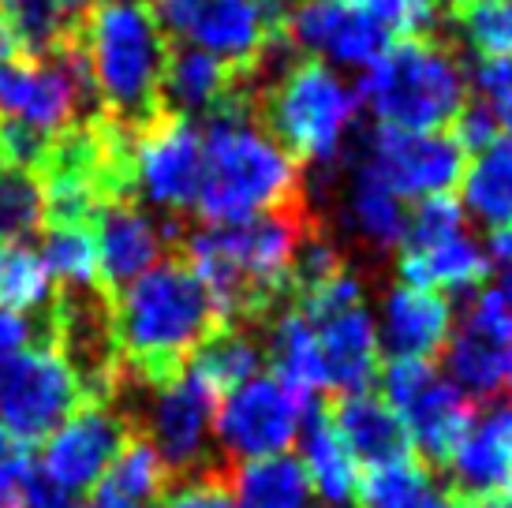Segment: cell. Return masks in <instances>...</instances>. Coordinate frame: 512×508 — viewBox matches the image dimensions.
Returning <instances> with one entry per match:
<instances>
[{"mask_svg": "<svg viewBox=\"0 0 512 508\" xmlns=\"http://www.w3.org/2000/svg\"><path fill=\"white\" fill-rule=\"evenodd\" d=\"M221 325L206 284L184 258H161L113 296L116 352L135 385L176 378Z\"/></svg>", "mask_w": 512, "mask_h": 508, "instance_id": "6da1fadb", "label": "cell"}, {"mask_svg": "<svg viewBox=\"0 0 512 508\" xmlns=\"http://www.w3.org/2000/svg\"><path fill=\"white\" fill-rule=\"evenodd\" d=\"M307 225L296 210L262 213L236 225H202L187 236V266L206 284L225 325L270 318L292 292Z\"/></svg>", "mask_w": 512, "mask_h": 508, "instance_id": "7a4b0ae2", "label": "cell"}, {"mask_svg": "<svg viewBox=\"0 0 512 508\" xmlns=\"http://www.w3.org/2000/svg\"><path fill=\"white\" fill-rule=\"evenodd\" d=\"M202 187L195 213L206 225H236L262 213L292 210L299 195V161L270 135L247 98L232 101L202 127Z\"/></svg>", "mask_w": 512, "mask_h": 508, "instance_id": "3957f363", "label": "cell"}, {"mask_svg": "<svg viewBox=\"0 0 512 508\" xmlns=\"http://www.w3.org/2000/svg\"><path fill=\"white\" fill-rule=\"evenodd\" d=\"M101 116L139 131L161 113L169 34L146 0H98L75 27Z\"/></svg>", "mask_w": 512, "mask_h": 508, "instance_id": "277c9868", "label": "cell"}, {"mask_svg": "<svg viewBox=\"0 0 512 508\" xmlns=\"http://www.w3.org/2000/svg\"><path fill=\"white\" fill-rule=\"evenodd\" d=\"M468 71L449 45L427 34L389 42L359 75V105L378 127L397 131H449L468 109Z\"/></svg>", "mask_w": 512, "mask_h": 508, "instance_id": "5b68a950", "label": "cell"}, {"mask_svg": "<svg viewBox=\"0 0 512 508\" xmlns=\"http://www.w3.org/2000/svg\"><path fill=\"white\" fill-rule=\"evenodd\" d=\"M262 124L303 165L329 169L348 150L359 124V94L348 75L318 60H285L258 94Z\"/></svg>", "mask_w": 512, "mask_h": 508, "instance_id": "8992f818", "label": "cell"}, {"mask_svg": "<svg viewBox=\"0 0 512 508\" xmlns=\"http://www.w3.org/2000/svg\"><path fill=\"white\" fill-rule=\"evenodd\" d=\"M296 311L307 314L314 329L326 393H370L382 374V340L367 303V284L356 269L344 266L329 281L296 292Z\"/></svg>", "mask_w": 512, "mask_h": 508, "instance_id": "52a82bcc", "label": "cell"}, {"mask_svg": "<svg viewBox=\"0 0 512 508\" xmlns=\"http://www.w3.org/2000/svg\"><path fill=\"white\" fill-rule=\"evenodd\" d=\"M79 27V23H75ZM101 116L86 60L72 38L49 57H8L0 64V120L57 139Z\"/></svg>", "mask_w": 512, "mask_h": 508, "instance_id": "ba28073f", "label": "cell"}, {"mask_svg": "<svg viewBox=\"0 0 512 508\" xmlns=\"http://www.w3.org/2000/svg\"><path fill=\"white\" fill-rule=\"evenodd\" d=\"M154 12L165 34L225 60L243 79H255L285 38L277 0H157Z\"/></svg>", "mask_w": 512, "mask_h": 508, "instance_id": "9c48e42d", "label": "cell"}, {"mask_svg": "<svg viewBox=\"0 0 512 508\" xmlns=\"http://www.w3.org/2000/svg\"><path fill=\"white\" fill-rule=\"evenodd\" d=\"M397 251L400 281L441 296L479 292L490 277V251L475 240L471 221L453 195L419 202L408 213V228Z\"/></svg>", "mask_w": 512, "mask_h": 508, "instance_id": "30bf717a", "label": "cell"}, {"mask_svg": "<svg viewBox=\"0 0 512 508\" xmlns=\"http://www.w3.org/2000/svg\"><path fill=\"white\" fill-rule=\"evenodd\" d=\"M146 396L135 411H124L131 434L146 438L165 460L169 475H199L210 471L214 449V419L221 396L206 385L191 367L161 385H143Z\"/></svg>", "mask_w": 512, "mask_h": 508, "instance_id": "8fae6325", "label": "cell"}, {"mask_svg": "<svg viewBox=\"0 0 512 508\" xmlns=\"http://www.w3.org/2000/svg\"><path fill=\"white\" fill-rule=\"evenodd\" d=\"M314 396L299 393L277 374H255L221 396L214 419V445L232 464L285 456L311 423Z\"/></svg>", "mask_w": 512, "mask_h": 508, "instance_id": "7c38bea8", "label": "cell"}, {"mask_svg": "<svg viewBox=\"0 0 512 508\" xmlns=\"http://www.w3.org/2000/svg\"><path fill=\"white\" fill-rule=\"evenodd\" d=\"M83 404V385L53 337L34 340L0 367V430L27 449L49 438Z\"/></svg>", "mask_w": 512, "mask_h": 508, "instance_id": "4fadbf2b", "label": "cell"}, {"mask_svg": "<svg viewBox=\"0 0 512 508\" xmlns=\"http://www.w3.org/2000/svg\"><path fill=\"white\" fill-rule=\"evenodd\" d=\"M382 389L412 449L445 464L475 419L471 400L456 389V381L441 374L430 359H389V367L382 370Z\"/></svg>", "mask_w": 512, "mask_h": 508, "instance_id": "5bb4252c", "label": "cell"}, {"mask_svg": "<svg viewBox=\"0 0 512 508\" xmlns=\"http://www.w3.org/2000/svg\"><path fill=\"white\" fill-rule=\"evenodd\" d=\"M359 165L385 184L400 202H430L453 195L460 187L468 150L456 139V131H397L374 127Z\"/></svg>", "mask_w": 512, "mask_h": 508, "instance_id": "9a60e30c", "label": "cell"}, {"mask_svg": "<svg viewBox=\"0 0 512 508\" xmlns=\"http://www.w3.org/2000/svg\"><path fill=\"white\" fill-rule=\"evenodd\" d=\"M445 367L468 400H512V303L498 288L468 299L445 344Z\"/></svg>", "mask_w": 512, "mask_h": 508, "instance_id": "2e32d148", "label": "cell"}, {"mask_svg": "<svg viewBox=\"0 0 512 508\" xmlns=\"http://www.w3.org/2000/svg\"><path fill=\"white\" fill-rule=\"evenodd\" d=\"M202 127L187 116L157 113L135 131L131 146V195L161 213L195 210L202 187Z\"/></svg>", "mask_w": 512, "mask_h": 508, "instance_id": "e0dca14e", "label": "cell"}, {"mask_svg": "<svg viewBox=\"0 0 512 508\" xmlns=\"http://www.w3.org/2000/svg\"><path fill=\"white\" fill-rule=\"evenodd\" d=\"M281 34L299 49V57L318 60L341 75H363L389 45V30L374 15L341 0H296L281 19Z\"/></svg>", "mask_w": 512, "mask_h": 508, "instance_id": "ac0fdd59", "label": "cell"}, {"mask_svg": "<svg viewBox=\"0 0 512 508\" xmlns=\"http://www.w3.org/2000/svg\"><path fill=\"white\" fill-rule=\"evenodd\" d=\"M131 438L128 415L116 404H98L86 400L83 408H75L64 423L45 438L42 445V471L49 482H57L64 494H90L109 471L120 449Z\"/></svg>", "mask_w": 512, "mask_h": 508, "instance_id": "d6986e66", "label": "cell"}, {"mask_svg": "<svg viewBox=\"0 0 512 508\" xmlns=\"http://www.w3.org/2000/svg\"><path fill=\"white\" fill-rule=\"evenodd\" d=\"M172 225H161L154 213L146 210L139 198H116L105 202L94 217V236H98V269L105 292L116 296L120 288L139 281L143 273L161 262L169 247Z\"/></svg>", "mask_w": 512, "mask_h": 508, "instance_id": "ffe728a7", "label": "cell"}, {"mask_svg": "<svg viewBox=\"0 0 512 508\" xmlns=\"http://www.w3.org/2000/svg\"><path fill=\"white\" fill-rule=\"evenodd\" d=\"M378 340L389 359H430L445 352V344L453 337V303L441 292L419 288V284H389L382 303L374 311Z\"/></svg>", "mask_w": 512, "mask_h": 508, "instance_id": "44dd1931", "label": "cell"}, {"mask_svg": "<svg viewBox=\"0 0 512 508\" xmlns=\"http://www.w3.org/2000/svg\"><path fill=\"white\" fill-rule=\"evenodd\" d=\"M445 464L460 494L475 501L505 494L512 486V400L490 404L483 415H475Z\"/></svg>", "mask_w": 512, "mask_h": 508, "instance_id": "7402d4cb", "label": "cell"}, {"mask_svg": "<svg viewBox=\"0 0 512 508\" xmlns=\"http://www.w3.org/2000/svg\"><path fill=\"white\" fill-rule=\"evenodd\" d=\"M243 79L225 60L202 53L195 45H169V60L161 71V113L172 116H214L232 101L243 98Z\"/></svg>", "mask_w": 512, "mask_h": 508, "instance_id": "603a6c76", "label": "cell"}, {"mask_svg": "<svg viewBox=\"0 0 512 508\" xmlns=\"http://www.w3.org/2000/svg\"><path fill=\"white\" fill-rule=\"evenodd\" d=\"M337 228L363 251L389 254L404 240L408 210L389 187L378 184L356 161V169L344 176L341 195H337Z\"/></svg>", "mask_w": 512, "mask_h": 508, "instance_id": "cb8c5ba5", "label": "cell"}, {"mask_svg": "<svg viewBox=\"0 0 512 508\" xmlns=\"http://www.w3.org/2000/svg\"><path fill=\"white\" fill-rule=\"evenodd\" d=\"M299 464L311 479L314 497H322L329 508H341L356 501L359 479H363V464L356 452L348 449L341 430L333 423V415H311V423L299 434Z\"/></svg>", "mask_w": 512, "mask_h": 508, "instance_id": "d4e9b609", "label": "cell"}, {"mask_svg": "<svg viewBox=\"0 0 512 508\" xmlns=\"http://www.w3.org/2000/svg\"><path fill=\"white\" fill-rule=\"evenodd\" d=\"M460 210L468 221L501 232L512 225V139L498 135L479 146L460 176Z\"/></svg>", "mask_w": 512, "mask_h": 508, "instance_id": "484cf974", "label": "cell"}, {"mask_svg": "<svg viewBox=\"0 0 512 508\" xmlns=\"http://www.w3.org/2000/svg\"><path fill=\"white\" fill-rule=\"evenodd\" d=\"M333 423H337L341 438L348 441V449L356 452V460L363 467H382L412 456V441L404 434L397 411L385 404V396H344L341 408L333 411Z\"/></svg>", "mask_w": 512, "mask_h": 508, "instance_id": "4316f807", "label": "cell"}, {"mask_svg": "<svg viewBox=\"0 0 512 508\" xmlns=\"http://www.w3.org/2000/svg\"><path fill=\"white\" fill-rule=\"evenodd\" d=\"M359 508H456L445 482L412 456L382 467H367L356 490Z\"/></svg>", "mask_w": 512, "mask_h": 508, "instance_id": "83f0119b", "label": "cell"}, {"mask_svg": "<svg viewBox=\"0 0 512 508\" xmlns=\"http://www.w3.org/2000/svg\"><path fill=\"white\" fill-rule=\"evenodd\" d=\"M236 508H311L314 490L296 456H270L236 464L228 479Z\"/></svg>", "mask_w": 512, "mask_h": 508, "instance_id": "f1b7e54d", "label": "cell"}, {"mask_svg": "<svg viewBox=\"0 0 512 508\" xmlns=\"http://www.w3.org/2000/svg\"><path fill=\"white\" fill-rule=\"evenodd\" d=\"M187 367L195 370L217 396L232 393L236 385L262 374V344L240 325H221L214 337L191 355Z\"/></svg>", "mask_w": 512, "mask_h": 508, "instance_id": "f546056e", "label": "cell"}, {"mask_svg": "<svg viewBox=\"0 0 512 508\" xmlns=\"http://www.w3.org/2000/svg\"><path fill=\"white\" fill-rule=\"evenodd\" d=\"M0 311L34 314L53 311V277L42 251L27 243H0Z\"/></svg>", "mask_w": 512, "mask_h": 508, "instance_id": "4dcf8cb0", "label": "cell"}, {"mask_svg": "<svg viewBox=\"0 0 512 508\" xmlns=\"http://www.w3.org/2000/svg\"><path fill=\"white\" fill-rule=\"evenodd\" d=\"M42 262L49 269V277L60 281L64 292H75V288H105L98 269V236H94V225H49Z\"/></svg>", "mask_w": 512, "mask_h": 508, "instance_id": "1f68e13d", "label": "cell"}, {"mask_svg": "<svg viewBox=\"0 0 512 508\" xmlns=\"http://www.w3.org/2000/svg\"><path fill=\"white\" fill-rule=\"evenodd\" d=\"M19 57H49L72 38L75 19L60 12L57 0H0Z\"/></svg>", "mask_w": 512, "mask_h": 508, "instance_id": "d6a6232c", "label": "cell"}, {"mask_svg": "<svg viewBox=\"0 0 512 508\" xmlns=\"http://www.w3.org/2000/svg\"><path fill=\"white\" fill-rule=\"evenodd\" d=\"M456 38L471 57L498 60L512 53V0H460L453 8Z\"/></svg>", "mask_w": 512, "mask_h": 508, "instance_id": "836d02e7", "label": "cell"}, {"mask_svg": "<svg viewBox=\"0 0 512 508\" xmlns=\"http://www.w3.org/2000/svg\"><path fill=\"white\" fill-rule=\"evenodd\" d=\"M45 225V191L38 172L0 161V243H23Z\"/></svg>", "mask_w": 512, "mask_h": 508, "instance_id": "e575fe53", "label": "cell"}, {"mask_svg": "<svg viewBox=\"0 0 512 508\" xmlns=\"http://www.w3.org/2000/svg\"><path fill=\"white\" fill-rule=\"evenodd\" d=\"M471 83L479 94V109L494 120L498 135L512 139V53L498 60H483Z\"/></svg>", "mask_w": 512, "mask_h": 508, "instance_id": "d590c367", "label": "cell"}, {"mask_svg": "<svg viewBox=\"0 0 512 508\" xmlns=\"http://www.w3.org/2000/svg\"><path fill=\"white\" fill-rule=\"evenodd\" d=\"M341 4L363 8L389 34H404V38H415V34L430 30L434 27V15H438V4H423V0H341Z\"/></svg>", "mask_w": 512, "mask_h": 508, "instance_id": "8d00e7d4", "label": "cell"}, {"mask_svg": "<svg viewBox=\"0 0 512 508\" xmlns=\"http://www.w3.org/2000/svg\"><path fill=\"white\" fill-rule=\"evenodd\" d=\"M161 508H236V501H232L225 475H217L214 467H210V471L180 479V486H172L169 494H165V505Z\"/></svg>", "mask_w": 512, "mask_h": 508, "instance_id": "74e56055", "label": "cell"}, {"mask_svg": "<svg viewBox=\"0 0 512 508\" xmlns=\"http://www.w3.org/2000/svg\"><path fill=\"white\" fill-rule=\"evenodd\" d=\"M34 337H49V318H45V325L38 329L27 314L0 311V367H4V363H12L23 348H30Z\"/></svg>", "mask_w": 512, "mask_h": 508, "instance_id": "f35d334b", "label": "cell"}, {"mask_svg": "<svg viewBox=\"0 0 512 508\" xmlns=\"http://www.w3.org/2000/svg\"><path fill=\"white\" fill-rule=\"evenodd\" d=\"M19 508H75L72 494H64L57 482H49L42 471H34L23 490H19Z\"/></svg>", "mask_w": 512, "mask_h": 508, "instance_id": "ab89813d", "label": "cell"}, {"mask_svg": "<svg viewBox=\"0 0 512 508\" xmlns=\"http://www.w3.org/2000/svg\"><path fill=\"white\" fill-rule=\"evenodd\" d=\"M490 273L498 277V292L512 303V225L494 232V243H490Z\"/></svg>", "mask_w": 512, "mask_h": 508, "instance_id": "60d3db41", "label": "cell"}, {"mask_svg": "<svg viewBox=\"0 0 512 508\" xmlns=\"http://www.w3.org/2000/svg\"><path fill=\"white\" fill-rule=\"evenodd\" d=\"M57 4H60V12L68 15V19H75V23H79V19H83V15L90 12L98 0H57Z\"/></svg>", "mask_w": 512, "mask_h": 508, "instance_id": "b9f144b4", "label": "cell"}, {"mask_svg": "<svg viewBox=\"0 0 512 508\" xmlns=\"http://www.w3.org/2000/svg\"><path fill=\"white\" fill-rule=\"evenodd\" d=\"M8 57H15V38H12V30H8L4 12H0V64H4Z\"/></svg>", "mask_w": 512, "mask_h": 508, "instance_id": "7bdbcfd3", "label": "cell"}, {"mask_svg": "<svg viewBox=\"0 0 512 508\" xmlns=\"http://www.w3.org/2000/svg\"><path fill=\"white\" fill-rule=\"evenodd\" d=\"M0 508H19V497L8 494V490H0Z\"/></svg>", "mask_w": 512, "mask_h": 508, "instance_id": "ee69618b", "label": "cell"}, {"mask_svg": "<svg viewBox=\"0 0 512 508\" xmlns=\"http://www.w3.org/2000/svg\"><path fill=\"white\" fill-rule=\"evenodd\" d=\"M494 508H512V486L498 497V501H494Z\"/></svg>", "mask_w": 512, "mask_h": 508, "instance_id": "f6af8a7d", "label": "cell"}, {"mask_svg": "<svg viewBox=\"0 0 512 508\" xmlns=\"http://www.w3.org/2000/svg\"><path fill=\"white\" fill-rule=\"evenodd\" d=\"M468 508H494V505H486V501H479V505H468Z\"/></svg>", "mask_w": 512, "mask_h": 508, "instance_id": "bcb514c9", "label": "cell"}, {"mask_svg": "<svg viewBox=\"0 0 512 508\" xmlns=\"http://www.w3.org/2000/svg\"><path fill=\"white\" fill-rule=\"evenodd\" d=\"M423 4H434V0H423Z\"/></svg>", "mask_w": 512, "mask_h": 508, "instance_id": "7dc6e473", "label": "cell"}, {"mask_svg": "<svg viewBox=\"0 0 512 508\" xmlns=\"http://www.w3.org/2000/svg\"><path fill=\"white\" fill-rule=\"evenodd\" d=\"M453 4H460V0H453Z\"/></svg>", "mask_w": 512, "mask_h": 508, "instance_id": "c3c4849f", "label": "cell"}]
</instances>
